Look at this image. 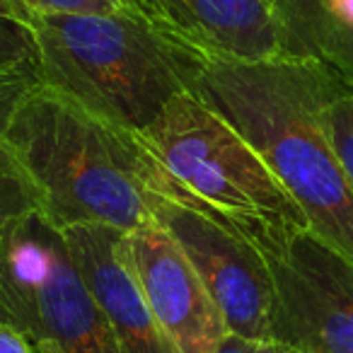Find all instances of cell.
I'll use <instances>...</instances> for the list:
<instances>
[{"mask_svg":"<svg viewBox=\"0 0 353 353\" xmlns=\"http://www.w3.org/2000/svg\"><path fill=\"white\" fill-rule=\"evenodd\" d=\"M46 88L128 131H143L174 97L194 92L211 61L148 15L27 12Z\"/></svg>","mask_w":353,"mask_h":353,"instance_id":"3957f363","label":"cell"},{"mask_svg":"<svg viewBox=\"0 0 353 353\" xmlns=\"http://www.w3.org/2000/svg\"><path fill=\"white\" fill-rule=\"evenodd\" d=\"M0 136L59 228L97 223L131 232L155 221L162 170L136 131L39 83Z\"/></svg>","mask_w":353,"mask_h":353,"instance_id":"7a4b0ae2","label":"cell"},{"mask_svg":"<svg viewBox=\"0 0 353 353\" xmlns=\"http://www.w3.org/2000/svg\"><path fill=\"white\" fill-rule=\"evenodd\" d=\"M276 290L274 341L295 353H353V261L312 228L261 237Z\"/></svg>","mask_w":353,"mask_h":353,"instance_id":"52a82bcc","label":"cell"},{"mask_svg":"<svg viewBox=\"0 0 353 353\" xmlns=\"http://www.w3.org/2000/svg\"><path fill=\"white\" fill-rule=\"evenodd\" d=\"M0 322L61 353H121L63 230L41 211L0 245Z\"/></svg>","mask_w":353,"mask_h":353,"instance_id":"5b68a950","label":"cell"},{"mask_svg":"<svg viewBox=\"0 0 353 353\" xmlns=\"http://www.w3.org/2000/svg\"><path fill=\"white\" fill-rule=\"evenodd\" d=\"M121 353H176L157 324L128 250V232L83 223L61 228Z\"/></svg>","mask_w":353,"mask_h":353,"instance_id":"9c48e42d","label":"cell"},{"mask_svg":"<svg viewBox=\"0 0 353 353\" xmlns=\"http://www.w3.org/2000/svg\"><path fill=\"white\" fill-rule=\"evenodd\" d=\"M216 353H288V348L276 341H254V339L228 334Z\"/></svg>","mask_w":353,"mask_h":353,"instance_id":"e0dca14e","label":"cell"},{"mask_svg":"<svg viewBox=\"0 0 353 353\" xmlns=\"http://www.w3.org/2000/svg\"><path fill=\"white\" fill-rule=\"evenodd\" d=\"M324 126L336 157L353 184V88L343 85L324 107Z\"/></svg>","mask_w":353,"mask_h":353,"instance_id":"9a60e30c","label":"cell"},{"mask_svg":"<svg viewBox=\"0 0 353 353\" xmlns=\"http://www.w3.org/2000/svg\"><path fill=\"white\" fill-rule=\"evenodd\" d=\"M283 59L307 61L353 88V0H271Z\"/></svg>","mask_w":353,"mask_h":353,"instance_id":"8fae6325","label":"cell"},{"mask_svg":"<svg viewBox=\"0 0 353 353\" xmlns=\"http://www.w3.org/2000/svg\"><path fill=\"white\" fill-rule=\"evenodd\" d=\"M138 136L179 192L254 242L310 228L259 152L196 92L174 97Z\"/></svg>","mask_w":353,"mask_h":353,"instance_id":"277c9868","label":"cell"},{"mask_svg":"<svg viewBox=\"0 0 353 353\" xmlns=\"http://www.w3.org/2000/svg\"><path fill=\"white\" fill-rule=\"evenodd\" d=\"M343 83L307 61L211 59L194 92L261 155L310 228L353 261V184L336 157L324 107Z\"/></svg>","mask_w":353,"mask_h":353,"instance_id":"6da1fadb","label":"cell"},{"mask_svg":"<svg viewBox=\"0 0 353 353\" xmlns=\"http://www.w3.org/2000/svg\"><path fill=\"white\" fill-rule=\"evenodd\" d=\"M30 63L37 65V49L27 15L10 0H0V70Z\"/></svg>","mask_w":353,"mask_h":353,"instance_id":"4fadbf2b","label":"cell"},{"mask_svg":"<svg viewBox=\"0 0 353 353\" xmlns=\"http://www.w3.org/2000/svg\"><path fill=\"white\" fill-rule=\"evenodd\" d=\"M128 250L148 305L176 353H216L230 332L174 237L150 221L128 232Z\"/></svg>","mask_w":353,"mask_h":353,"instance_id":"ba28073f","label":"cell"},{"mask_svg":"<svg viewBox=\"0 0 353 353\" xmlns=\"http://www.w3.org/2000/svg\"><path fill=\"white\" fill-rule=\"evenodd\" d=\"M34 211H41L39 194L15 152L0 136V245Z\"/></svg>","mask_w":353,"mask_h":353,"instance_id":"7c38bea8","label":"cell"},{"mask_svg":"<svg viewBox=\"0 0 353 353\" xmlns=\"http://www.w3.org/2000/svg\"><path fill=\"white\" fill-rule=\"evenodd\" d=\"M145 3H148V6H150V10H152V12H155V15H157V8H155V0H145ZM157 17H160V15H157ZM160 20H162V17H160Z\"/></svg>","mask_w":353,"mask_h":353,"instance_id":"ffe728a7","label":"cell"},{"mask_svg":"<svg viewBox=\"0 0 353 353\" xmlns=\"http://www.w3.org/2000/svg\"><path fill=\"white\" fill-rule=\"evenodd\" d=\"M152 218L182 247L216 300L228 332L254 341H274L276 290L266 254L252 237L218 221L162 172Z\"/></svg>","mask_w":353,"mask_h":353,"instance_id":"8992f818","label":"cell"},{"mask_svg":"<svg viewBox=\"0 0 353 353\" xmlns=\"http://www.w3.org/2000/svg\"><path fill=\"white\" fill-rule=\"evenodd\" d=\"M288 353H295V351H290V348H288Z\"/></svg>","mask_w":353,"mask_h":353,"instance_id":"44dd1931","label":"cell"},{"mask_svg":"<svg viewBox=\"0 0 353 353\" xmlns=\"http://www.w3.org/2000/svg\"><path fill=\"white\" fill-rule=\"evenodd\" d=\"M170 30L206 51L211 59H281V37L271 0H155Z\"/></svg>","mask_w":353,"mask_h":353,"instance_id":"30bf717a","label":"cell"},{"mask_svg":"<svg viewBox=\"0 0 353 353\" xmlns=\"http://www.w3.org/2000/svg\"><path fill=\"white\" fill-rule=\"evenodd\" d=\"M34 346H37V353H61L56 346H51V343H44V341L34 343Z\"/></svg>","mask_w":353,"mask_h":353,"instance_id":"d6986e66","label":"cell"},{"mask_svg":"<svg viewBox=\"0 0 353 353\" xmlns=\"http://www.w3.org/2000/svg\"><path fill=\"white\" fill-rule=\"evenodd\" d=\"M41 83L34 63L0 70V133L6 131L8 121L22 104V99Z\"/></svg>","mask_w":353,"mask_h":353,"instance_id":"2e32d148","label":"cell"},{"mask_svg":"<svg viewBox=\"0 0 353 353\" xmlns=\"http://www.w3.org/2000/svg\"><path fill=\"white\" fill-rule=\"evenodd\" d=\"M20 12H97V15H148L162 22L145 0H10ZM165 25V22H162Z\"/></svg>","mask_w":353,"mask_h":353,"instance_id":"5bb4252c","label":"cell"},{"mask_svg":"<svg viewBox=\"0 0 353 353\" xmlns=\"http://www.w3.org/2000/svg\"><path fill=\"white\" fill-rule=\"evenodd\" d=\"M0 353H37V346L25 332L0 322Z\"/></svg>","mask_w":353,"mask_h":353,"instance_id":"ac0fdd59","label":"cell"}]
</instances>
